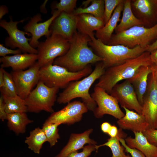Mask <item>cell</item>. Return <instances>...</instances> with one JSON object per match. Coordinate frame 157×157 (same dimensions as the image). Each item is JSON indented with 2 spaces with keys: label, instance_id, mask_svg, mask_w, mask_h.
I'll use <instances>...</instances> for the list:
<instances>
[{
  "label": "cell",
  "instance_id": "1",
  "mask_svg": "<svg viewBox=\"0 0 157 157\" xmlns=\"http://www.w3.org/2000/svg\"><path fill=\"white\" fill-rule=\"evenodd\" d=\"M91 40L88 35L76 31L69 40V48L64 55L58 57L53 64L60 66L72 72H77L91 64L102 62L103 59L89 46Z\"/></svg>",
  "mask_w": 157,
  "mask_h": 157
},
{
  "label": "cell",
  "instance_id": "2",
  "mask_svg": "<svg viewBox=\"0 0 157 157\" xmlns=\"http://www.w3.org/2000/svg\"><path fill=\"white\" fill-rule=\"evenodd\" d=\"M153 64L150 53L145 51L136 58L106 69L95 86L103 88L110 94L113 87L119 82L131 78L141 67Z\"/></svg>",
  "mask_w": 157,
  "mask_h": 157
},
{
  "label": "cell",
  "instance_id": "3",
  "mask_svg": "<svg viewBox=\"0 0 157 157\" xmlns=\"http://www.w3.org/2000/svg\"><path fill=\"white\" fill-rule=\"evenodd\" d=\"M105 68L102 62L97 64L92 73L80 80L71 82L60 93L57 99L60 104L68 103L77 98H81L89 110L93 111L97 104L89 93V89L94 83L104 73Z\"/></svg>",
  "mask_w": 157,
  "mask_h": 157
},
{
  "label": "cell",
  "instance_id": "4",
  "mask_svg": "<svg viewBox=\"0 0 157 157\" xmlns=\"http://www.w3.org/2000/svg\"><path fill=\"white\" fill-rule=\"evenodd\" d=\"M90 38L89 45L95 53L103 59L102 62L105 69L136 58L146 51V47L139 46L130 48L122 45H108L94 36Z\"/></svg>",
  "mask_w": 157,
  "mask_h": 157
},
{
  "label": "cell",
  "instance_id": "5",
  "mask_svg": "<svg viewBox=\"0 0 157 157\" xmlns=\"http://www.w3.org/2000/svg\"><path fill=\"white\" fill-rule=\"evenodd\" d=\"M92 71L90 65L81 71L72 72L60 66L50 64L40 68L39 81L50 87L65 88L71 82L87 76Z\"/></svg>",
  "mask_w": 157,
  "mask_h": 157
},
{
  "label": "cell",
  "instance_id": "6",
  "mask_svg": "<svg viewBox=\"0 0 157 157\" xmlns=\"http://www.w3.org/2000/svg\"><path fill=\"white\" fill-rule=\"evenodd\" d=\"M157 38V23L151 27L134 26L122 32L113 34L106 44L122 45L130 48L137 46L146 47L153 40Z\"/></svg>",
  "mask_w": 157,
  "mask_h": 157
},
{
  "label": "cell",
  "instance_id": "7",
  "mask_svg": "<svg viewBox=\"0 0 157 157\" xmlns=\"http://www.w3.org/2000/svg\"><path fill=\"white\" fill-rule=\"evenodd\" d=\"M36 87L24 99L27 111L38 113L44 111L53 113L58 88L50 87L39 81Z\"/></svg>",
  "mask_w": 157,
  "mask_h": 157
},
{
  "label": "cell",
  "instance_id": "8",
  "mask_svg": "<svg viewBox=\"0 0 157 157\" xmlns=\"http://www.w3.org/2000/svg\"><path fill=\"white\" fill-rule=\"evenodd\" d=\"M70 46L69 40L56 34H52L44 41L40 42L37 47V62L40 67L53 64L55 59L66 53Z\"/></svg>",
  "mask_w": 157,
  "mask_h": 157
},
{
  "label": "cell",
  "instance_id": "9",
  "mask_svg": "<svg viewBox=\"0 0 157 157\" xmlns=\"http://www.w3.org/2000/svg\"><path fill=\"white\" fill-rule=\"evenodd\" d=\"M10 19L8 22L5 20H1L0 22V26L7 31L9 36L5 39L6 45L12 49L17 48L25 53L37 54V49L29 44L28 42L30 41L31 38L25 37V35H29L30 34L18 28V24L23 22L25 19L14 21L11 16L10 17Z\"/></svg>",
  "mask_w": 157,
  "mask_h": 157
},
{
  "label": "cell",
  "instance_id": "10",
  "mask_svg": "<svg viewBox=\"0 0 157 157\" xmlns=\"http://www.w3.org/2000/svg\"><path fill=\"white\" fill-rule=\"evenodd\" d=\"M91 95L97 106L93 111L96 118H101L108 114L118 119L124 116L116 99L103 88L95 86Z\"/></svg>",
  "mask_w": 157,
  "mask_h": 157
},
{
  "label": "cell",
  "instance_id": "11",
  "mask_svg": "<svg viewBox=\"0 0 157 157\" xmlns=\"http://www.w3.org/2000/svg\"><path fill=\"white\" fill-rule=\"evenodd\" d=\"M67 104L62 109L52 113L45 121L60 125L73 124L81 121L83 114L88 110L83 102L75 101Z\"/></svg>",
  "mask_w": 157,
  "mask_h": 157
},
{
  "label": "cell",
  "instance_id": "12",
  "mask_svg": "<svg viewBox=\"0 0 157 157\" xmlns=\"http://www.w3.org/2000/svg\"><path fill=\"white\" fill-rule=\"evenodd\" d=\"M142 106V115L148 124V129H157V84L152 73L149 76Z\"/></svg>",
  "mask_w": 157,
  "mask_h": 157
},
{
  "label": "cell",
  "instance_id": "13",
  "mask_svg": "<svg viewBox=\"0 0 157 157\" xmlns=\"http://www.w3.org/2000/svg\"><path fill=\"white\" fill-rule=\"evenodd\" d=\"M37 62L26 70L13 71L11 74L15 83L17 94L25 99L39 81L40 68Z\"/></svg>",
  "mask_w": 157,
  "mask_h": 157
},
{
  "label": "cell",
  "instance_id": "14",
  "mask_svg": "<svg viewBox=\"0 0 157 157\" xmlns=\"http://www.w3.org/2000/svg\"><path fill=\"white\" fill-rule=\"evenodd\" d=\"M110 94L116 99L123 108L134 110L142 114V106L133 86L128 79L116 85Z\"/></svg>",
  "mask_w": 157,
  "mask_h": 157
},
{
  "label": "cell",
  "instance_id": "15",
  "mask_svg": "<svg viewBox=\"0 0 157 157\" xmlns=\"http://www.w3.org/2000/svg\"><path fill=\"white\" fill-rule=\"evenodd\" d=\"M60 13L56 10L53 11L51 17L42 22L38 23L42 20L40 14H37L31 18L24 28V31L30 33L31 35V40L29 42L31 47L34 48L37 47L40 42L38 40L41 37L44 35L47 38L51 35L50 27L54 19Z\"/></svg>",
  "mask_w": 157,
  "mask_h": 157
},
{
  "label": "cell",
  "instance_id": "16",
  "mask_svg": "<svg viewBox=\"0 0 157 157\" xmlns=\"http://www.w3.org/2000/svg\"><path fill=\"white\" fill-rule=\"evenodd\" d=\"M132 11L143 23L144 26L151 27L157 23V0L131 1Z\"/></svg>",
  "mask_w": 157,
  "mask_h": 157
},
{
  "label": "cell",
  "instance_id": "17",
  "mask_svg": "<svg viewBox=\"0 0 157 157\" xmlns=\"http://www.w3.org/2000/svg\"><path fill=\"white\" fill-rule=\"evenodd\" d=\"M77 15L61 12L51 25V34L58 35L70 40L77 31Z\"/></svg>",
  "mask_w": 157,
  "mask_h": 157
},
{
  "label": "cell",
  "instance_id": "18",
  "mask_svg": "<svg viewBox=\"0 0 157 157\" xmlns=\"http://www.w3.org/2000/svg\"><path fill=\"white\" fill-rule=\"evenodd\" d=\"M93 129H89L80 133H72L66 145L55 157H67L71 153L83 149L85 144L96 145L97 142L90 138Z\"/></svg>",
  "mask_w": 157,
  "mask_h": 157
},
{
  "label": "cell",
  "instance_id": "19",
  "mask_svg": "<svg viewBox=\"0 0 157 157\" xmlns=\"http://www.w3.org/2000/svg\"><path fill=\"white\" fill-rule=\"evenodd\" d=\"M37 54L25 53L1 57V67H11L13 71L24 70L33 65L38 60Z\"/></svg>",
  "mask_w": 157,
  "mask_h": 157
},
{
  "label": "cell",
  "instance_id": "20",
  "mask_svg": "<svg viewBox=\"0 0 157 157\" xmlns=\"http://www.w3.org/2000/svg\"><path fill=\"white\" fill-rule=\"evenodd\" d=\"M124 116L118 119L117 123L119 128L133 132H143L148 128V124L142 115L126 108Z\"/></svg>",
  "mask_w": 157,
  "mask_h": 157
},
{
  "label": "cell",
  "instance_id": "21",
  "mask_svg": "<svg viewBox=\"0 0 157 157\" xmlns=\"http://www.w3.org/2000/svg\"><path fill=\"white\" fill-rule=\"evenodd\" d=\"M135 137H127L124 139L130 147L135 149L146 157H157V147L151 144L142 132H133Z\"/></svg>",
  "mask_w": 157,
  "mask_h": 157
},
{
  "label": "cell",
  "instance_id": "22",
  "mask_svg": "<svg viewBox=\"0 0 157 157\" xmlns=\"http://www.w3.org/2000/svg\"><path fill=\"white\" fill-rule=\"evenodd\" d=\"M76 29L78 32L88 35L94 36L93 31L102 28L105 25L104 19L91 14L83 13L77 15Z\"/></svg>",
  "mask_w": 157,
  "mask_h": 157
},
{
  "label": "cell",
  "instance_id": "23",
  "mask_svg": "<svg viewBox=\"0 0 157 157\" xmlns=\"http://www.w3.org/2000/svg\"><path fill=\"white\" fill-rule=\"evenodd\" d=\"M152 65L141 67L133 77L128 79L133 86L141 105L147 88L149 76L152 72Z\"/></svg>",
  "mask_w": 157,
  "mask_h": 157
},
{
  "label": "cell",
  "instance_id": "24",
  "mask_svg": "<svg viewBox=\"0 0 157 157\" xmlns=\"http://www.w3.org/2000/svg\"><path fill=\"white\" fill-rule=\"evenodd\" d=\"M124 1L116 7L110 18L104 26L96 32V38L105 44H106L109 41L113 32L117 25L121 12L123 9Z\"/></svg>",
  "mask_w": 157,
  "mask_h": 157
},
{
  "label": "cell",
  "instance_id": "25",
  "mask_svg": "<svg viewBox=\"0 0 157 157\" xmlns=\"http://www.w3.org/2000/svg\"><path fill=\"white\" fill-rule=\"evenodd\" d=\"M123 10L120 22L115 30L116 34L122 32L134 26H144L142 22L135 17L132 11L131 0H124Z\"/></svg>",
  "mask_w": 157,
  "mask_h": 157
},
{
  "label": "cell",
  "instance_id": "26",
  "mask_svg": "<svg viewBox=\"0 0 157 157\" xmlns=\"http://www.w3.org/2000/svg\"><path fill=\"white\" fill-rule=\"evenodd\" d=\"M6 120L9 129L17 135L24 133L26 126L33 122L28 118L26 113L8 114Z\"/></svg>",
  "mask_w": 157,
  "mask_h": 157
},
{
  "label": "cell",
  "instance_id": "27",
  "mask_svg": "<svg viewBox=\"0 0 157 157\" xmlns=\"http://www.w3.org/2000/svg\"><path fill=\"white\" fill-rule=\"evenodd\" d=\"M127 136V134L123 131L122 129L119 128L118 134L115 137H110L104 143L96 145V152H97L100 147L106 146L109 147L111 151L112 154L111 157H132L131 156L125 154L124 148L122 145H121L119 141L120 138L125 139Z\"/></svg>",
  "mask_w": 157,
  "mask_h": 157
},
{
  "label": "cell",
  "instance_id": "28",
  "mask_svg": "<svg viewBox=\"0 0 157 157\" xmlns=\"http://www.w3.org/2000/svg\"><path fill=\"white\" fill-rule=\"evenodd\" d=\"M24 142L29 149L35 153L39 154L43 144L47 142V140L42 129L38 127L30 132Z\"/></svg>",
  "mask_w": 157,
  "mask_h": 157
},
{
  "label": "cell",
  "instance_id": "29",
  "mask_svg": "<svg viewBox=\"0 0 157 157\" xmlns=\"http://www.w3.org/2000/svg\"><path fill=\"white\" fill-rule=\"evenodd\" d=\"M1 95L3 99L7 114L27 112L25 100L18 95L15 96Z\"/></svg>",
  "mask_w": 157,
  "mask_h": 157
},
{
  "label": "cell",
  "instance_id": "30",
  "mask_svg": "<svg viewBox=\"0 0 157 157\" xmlns=\"http://www.w3.org/2000/svg\"><path fill=\"white\" fill-rule=\"evenodd\" d=\"M91 5L86 8L79 7L74 11L73 13L77 15L83 13L88 14L104 19V0H92Z\"/></svg>",
  "mask_w": 157,
  "mask_h": 157
},
{
  "label": "cell",
  "instance_id": "31",
  "mask_svg": "<svg viewBox=\"0 0 157 157\" xmlns=\"http://www.w3.org/2000/svg\"><path fill=\"white\" fill-rule=\"evenodd\" d=\"M60 125L58 124L49 123L46 121L43 124L42 129L47 140V142L50 147L54 146L60 138L58 133V127Z\"/></svg>",
  "mask_w": 157,
  "mask_h": 157
},
{
  "label": "cell",
  "instance_id": "32",
  "mask_svg": "<svg viewBox=\"0 0 157 157\" xmlns=\"http://www.w3.org/2000/svg\"><path fill=\"white\" fill-rule=\"evenodd\" d=\"M4 86L0 88L1 94L8 96H15L17 95L16 88L11 74L4 69Z\"/></svg>",
  "mask_w": 157,
  "mask_h": 157
},
{
  "label": "cell",
  "instance_id": "33",
  "mask_svg": "<svg viewBox=\"0 0 157 157\" xmlns=\"http://www.w3.org/2000/svg\"><path fill=\"white\" fill-rule=\"evenodd\" d=\"M124 0H104V20L105 24L111 17L117 6Z\"/></svg>",
  "mask_w": 157,
  "mask_h": 157
},
{
  "label": "cell",
  "instance_id": "34",
  "mask_svg": "<svg viewBox=\"0 0 157 157\" xmlns=\"http://www.w3.org/2000/svg\"><path fill=\"white\" fill-rule=\"evenodd\" d=\"M77 1L76 0H60L56 4L55 8L60 12L71 14L75 10Z\"/></svg>",
  "mask_w": 157,
  "mask_h": 157
},
{
  "label": "cell",
  "instance_id": "35",
  "mask_svg": "<svg viewBox=\"0 0 157 157\" xmlns=\"http://www.w3.org/2000/svg\"><path fill=\"white\" fill-rule=\"evenodd\" d=\"M96 145L88 144L85 146L81 152L76 151L72 152L67 157H88L92 152L96 151Z\"/></svg>",
  "mask_w": 157,
  "mask_h": 157
},
{
  "label": "cell",
  "instance_id": "36",
  "mask_svg": "<svg viewBox=\"0 0 157 157\" xmlns=\"http://www.w3.org/2000/svg\"><path fill=\"white\" fill-rule=\"evenodd\" d=\"M142 133L149 142L157 147V129H147Z\"/></svg>",
  "mask_w": 157,
  "mask_h": 157
},
{
  "label": "cell",
  "instance_id": "37",
  "mask_svg": "<svg viewBox=\"0 0 157 157\" xmlns=\"http://www.w3.org/2000/svg\"><path fill=\"white\" fill-rule=\"evenodd\" d=\"M119 141L121 145L124 147L125 151L129 153L132 157H146L138 150L129 147L126 144L124 139L121 138Z\"/></svg>",
  "mask_w": 157,
  "mask_h": 157
},
{
  "label": "cell",
  "instance_id": "38",
  "mask_svg": "<svg viewBox=\"0 0 157 157\" xmlns=\"http://www.w3.org/2000/svg\"><path fill=\"white\" fill-rule=\"evenodd\" d=\"M22 51L19 49L13 50L9 49L5 47L2 44H0V56L4 57L8 54H13L16 55L21 53Z\"/></svg>",
  "mask_w": 157,
  "mask_h": 157
},
{
  "label": "cell",
  "instance_id": "39",
  "mask_svg": "<svg viewBox=\"0 0 157 157\" xmlns=\"http://www.w3.org/2000/svg\"><path fill=\"white\" fill-rule=\"evenodd\" d=\"M7 114L5 110V105L3 97H0V119L2 121L6 120Z\"/></svg>",
  "mask_w": 157,
  "mask_h": 157
},
{
  "label": "cell",
  "instance_id": "40",
  "mask_svg": "<svg viewBox=\"0 0 157 157\" xmlns=\"http://www.w3.org/2000/svg\"><path fill=\"white\" fill-rule=\"evenodd\" d=\"M118 132V129L117 127L115 125H112L107 134L110 137L114 138L117 135Z\"/></svg>",
  "mask_w": 157,
  "mask_h": 157
},
{
  "label": "cell",
  "instance_id": "41",
  "mask_svg": "<svg viewBox=\"0 0 157 157\" xmlns=\"http://www.w3.org/2000/svg\"><path fill=\"white\" fill-rule=\"evenodd\" d=\"M112 125L109 123L107 122L103 123L101 125L102 131L105 133L108 134Z\"/></svg>",
  "mask_w": 157,
  "mask_h": 157
},
{
  "label": "cell",
  "instance_id": "42",
  "mask_svg": "<svg viewBox=\"0 0 157 157\" xmlns=\"http://www.w3.org/2000/svg\"><path fill=\"white\" fill-rule=\"evenodd\" d=\"M157 49V38L152 43L149 44L146 47V51L150 53Z\"/></svg>",
  "mask_w": 157,
  "mask_h": 157
},
{
  "label": "cell",
  "instance_id": "43",
  "mask_svg": "<svg viewBox=\"0 0 157 157\" xmlns=\"http://www.w3.org/2000/svg\"><path fill=\"white\" fill-rule=\"evenodd\" d=\"M150 56L153 64L157 65V49L150 53Z\"/></svg>",
  "mask_w": 157,
  "mask_h": 157
},
{
  "label": "cell",
  "instance_id": "44",
  "mask_svg": "<svg viewBox=\"0 0 157 157\" xmlns=\"http://www.w3.org/2000/svg\"><path fill=\"white\" fill-rule=\"evenodd\" d=\"M8 12V8L4 5L1 6L0 7V19H2L3 17Z\"/></svg>",
  "mask_w": 157,
  "mask_h": 157
},
{
  "label": "cell",
  "instance_id": "45",
  "mask_svg": "<svg viewBox=\"0 0 157 157\" xmlns=\"http://www.w3.org/2000/svg\"><path fill=\"white\" fill-rule=\"evenodd\" d=\"M3 68L0 69V88H3L4 83V74Z\"/></svg>",
  "mask_w": 157,
  "mask_h": 157
},
{
  "label": "cell",
  "instance_id": "46",
  "mask_svg": "<svg viewBox=\"0 0 157 157\" xmlns=\"http://www.w3.org/2000/svg\"><path fill=\"white\" fill-rule=\"evenodd\" d=\"M152 72L155 81L157 84V65L153 64L152 65Z\"/></svg>",
  "mask_w": 157,
  "mask_h": 157
},
{
  "label": "cell",
  "instance_id": "47",
  "mask_svg": "<svg viewBox=\"0 0 157 157\" xmlns=\"http://www.w3.org/2000/svg\"><path fill=\"white\" fill-rule=\"evenodd\" d=\"M92 0H87L83 1L82 3V5L84 6V8L87 7V6L91 2Z\"/></svg>",
  "mask_w": 157,
  "mask_h": 157
}]
</instances>
